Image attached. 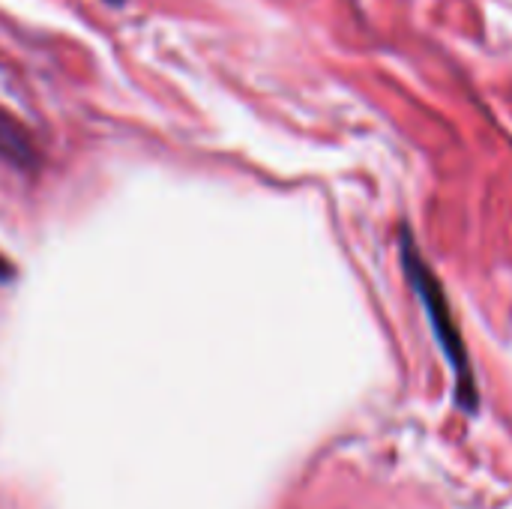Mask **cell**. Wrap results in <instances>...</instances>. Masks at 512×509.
Instances as JSON below:
<instances>
[{"label": "cell", "instance_id": "cell-1", "mask_svg": "<svg viewBox=\"0 0 512 509\" xmlns=\"http://www.w3.org/2000/svg\"><path fill=\"white\" fill-rule=\"evenodd\" d=\"M405 261H408V273L414 276L417 291H420V297H423V303H426V312H429V318H432V324H435V333H438V339H441V345H444V354L450 357V366H453L456 381H459V390H462V402H465L468 408H474V405H477V390H474L468 354H465V348H462V342H459V330H456V324H453V312H450V306H447V297H444V291L438 288L435 276L429 273V267H426V261H423L420 255H414V252L408 249Z\"/></svg>", "mask_w": 512, "mask_h": 509}, {"label": "cell", "instance_id": "cell-2", "mask_svg": "<svg viewBox=\"0 0 512 509\" xmlns=\"http://www.w3.org/2000/svg\"><path fill=\"white\" fill-rule=\"evenodd\" d=\"M0 156L18 168H30L36 162V147H33L30 135L6 111H0Z\"/></svg>", "mask_w": 512, "mask_h": 509}, {"label": "cell", "instance_id": "cell-3", "mask_svg": "<svg viewBox=\"0 0 512 509\" xmlns=\"http://www.w3.org/2000/svg\"><path fill=\"white\" fill-rule=\"evenodd\" d=\"M0 276H6V264L0 261Z\"/></svg>", "mask_w": 512, "mask_h": 509}, {"label": "cell", "instance_id": "cell-4", "mask_svg": "<svg viewBox=\"0 0 512 509\" xmlns=\"http://www.w3.org/2000/svg\"><path fill=\"white\" fill-rule=\"evenodd\" d=\"M111 3H120V0H111Z\"/></svg>", "mask_w": 512, "mask_h": 509}]
</instances>
